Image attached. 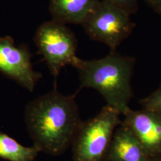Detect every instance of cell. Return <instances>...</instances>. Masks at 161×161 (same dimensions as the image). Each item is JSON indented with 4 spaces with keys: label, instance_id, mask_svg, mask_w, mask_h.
Returning <instances> with one entry per match:
<instances>
[{
    "label": "cell",
    "instance_id": "4",
    "mask_svg": "<svg viewBox=\"0 0 161 161\" xmlns=\"http://www.w3.org/2000/svg\"><path fill=\"white\" fill-rule=\"evenodd\" d=\"M34 42L56 78L66 66L70 65L76 69L80 64L82 59L76 54V38L66 25L53 20L41 24L35 32Z\"/></svg>",
    "mask_w": 161,
    "mask_h": 161
},
{
    "label": "cell",
    "instance_id": "10",
    "mask_svg": "<svg viewBox=\"0 0 161 161\" xmlns=\"http://www.w3.org/2000/svg\"><path fill=\"white\" fill-rule=\"evenodd\" d=\"M40 151L35 147H25L7 134L0 132V158L9 161H33Z\"/></svg>",
    "mask_w": 161,
    "mask_h": 161
},
{
    "label": "cell",
    "instance_id": "1",
    "mask_svg": "<svg viewBox=\"0 0 161 161\" xmlns=\"http://www.w3.org/2000/svg\"><path fill=\"white\" fill-rule=\"evenodd\" d=\"M76 95L66 96L54 90L26 106L25 119L27 130L34 146L40 152L60 155L72 146L83 122Z\"/></svg>",
    "mask_w": 161,
    "mask_h": 161
},
{
    "label": "cell",
    "instance_id": "9",
    "mask_svg": "<svg viewBox=\"0 0 161 161\" xmlns=\"http://www.w3.org/2000/svg\"><path fill=\"white\" fill-rule=\"evenodd\" d=\"M100 0H49L52 20L66 25H82Z\"/></svg>",
    "mask_w": 161,
    "mask_h": 161
},
{
    "label": "cell",
    "instance_id": "6",
    "mask_svg": "<svg viewBox=\"0 0 161 161\" xmlns=\"http://www.w3.org/2000/svg\"><path fill=\"white\" fill-rule=\"evenodd\" d=\"M31 58L26 46H16L10 36L0 37V72L30 92L34 91L42 77L41 73L33 69Z\"/></svg>",
    "mask_w": 161,
    "mask_h": 161
},
{
    "label": "cell",
    "instance_id": "2",
    "mask_svg": "<svg viewBox=\"0 0 161 161\" xmlns=\"http://www.w3.org/2000/svg\"><path fill=\"white\" fill-rule=\"evenodd\" d=\"M136 58L116 52L100 59L81 60L76 68L80 87L96 90L107 106L124 116L131 109L129 103L133 96L131 80Z\"/></svg>",
    "mask_w": 161,
    "mask_h": 161
},
{
    "label": "cell",
    "instance_id": "3",
    "mask_svg": "<svg viewBox=\"0 0 161 161\" xmlns=\"http://www.w3.org/2000/svg\"><path fill=\"white\" fill-rule=\"evenodd\" d=\"M121 114L106 106L94 118L83 121L72 144L73 161H105Z\"/></svg>",
    "mask_w": 161,
    "mask_h": 161
},
{
    "label": "cell",
    "instance_id": "11",
    "mask_svg": "<svg viewBox=\"0 0 161 161\" xmlns=\"http://www.w3.org/2000/svg\"><path fill=\"white\" fill-rule=\"evenodd\" d=\"M143 109L149 110L161 115V85L149 96L140 100Z\"/></svg>",
    "mask_w": 161,
    "mask_h": 161
},
{
    "label": "cell",
    "instance_id": "14",
    "mask_svg": "<svg viewBox=\"0 0 161 161\" xmlns=\"http://www.w3.org/2000/svg\"><path fill=\"white\" fill-rule=\"evenodd\" d=\"M149 161H161V155L155 157V158H152L150 159Z\"/></svg>",
    "mask_w": 161,
    "mask_h": 161
},
{
    "label": "cell",
    "instance_id": "5",
    "mask_svg": "<svg viewBox=\"0 0 161 161\" xmlns=\"http://www.w3.org/2000/svg\"><path fill=\"white\" fill-rule=\"evenodd\" d=\"M130 16L112 0H100L81 25L91 40L103 43L110 52H115L136 27Z\"/></svg>",
    "mask_w": 161,
    "mask_h": 161
},
{
    "label": "cell",
    "instance_id": "8",
    "mask_svg": "<svg viewBox=\"0 0 161 161\" xmlns=\"http://www.w3.org/2000/svg\"><path fill=\"white\" fill-rule=\"evenodd\" d=\"M150 159L137 138L121 122L115 130L105 161H149Z\"/></svg>",
    "mask_w": 161,
    "mask_h": 161
},
{
    "label": "cell",
    "instance_id": "13",
    "mask_svg": "<svg viewBox=\"0 0 161 161\" xmlns=\"http://www.w3.org/2000/svg\"><path fill=\"white\" fill-rule=\"evenodd\" d=\"M146 3L155 12L161 15V0H144Z\"/></svg>",
    "mask_w": 161,
    "mask_h": 161
},
{
    "label": "cell",
    "instance_id": "12",
    "mask_svg": "<svg viewBox=\"0 0 161 161\" xmlns=\"http://www.w3.org/2000/svg\"><path fill=\"white\" fill-rule=\"evenodd\" d=\"M125 10L130 15L135 14L138 9V0H112Z\"/></svg>",
    "mask_w": 161,
    "mask_h": 161
},
{
    "label": "cell",
    "instance_id": "7",
    "mask_svg": "<svg viewBox=\"0 0 161 161\" xmlns=\"http://www.w3.org/2000/svg\"><path fill=\"white\" fill-rule=\"evenodd\" d=\"M122 123L132 132L150 158L161 155V115L149 110L130 109Z\"/></svg>",
    "mask_w": 161,
    "mask_h": 161
}]
</instances>
